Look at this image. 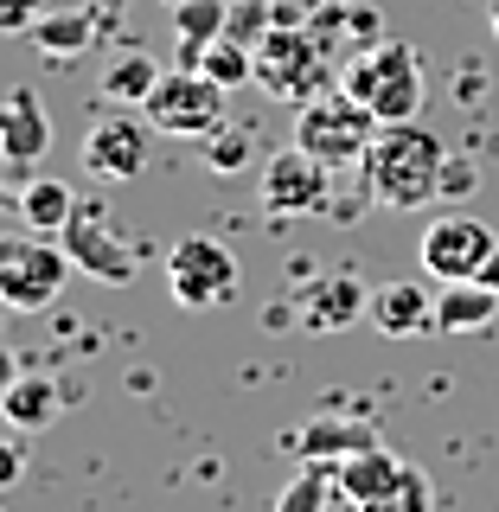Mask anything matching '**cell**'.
I'll list each match as a JSON object with an SVG mask.
<instances>
[{
    "label": "cell",
    "instance_id": "27",
    "mask_svg": "<svg viewBox=\"0 0 499 512\" xmlns=\"http://www.w3.org/2000/svg\"><path fill=\"white\" fill-rule=\"evenodd\" d=\"M250 154H256V141H250V128H218L212 135V173H244L250 167Z\"/></svg>",
    "mask_w": 499,
    "mask_h": 512
},
{
    "label": "cell",
    "instance_id": "13",
    "mask_svg": "<svg viewBox=\"0 0 499 512\" xmlns=\"http://www.w3.org/2000/svg\"><path fill=\"white\" fill-rule=\"evenodd\" d=\"M372 314V288H365L352 269H327V276L308 282V295H301V327L308 333H346L352 320Z\"/></svg>",
    "mask_w": 499,
    "mask_h": 512
},
{
    "label": "cell",
    "instance_id": "5",
    "mask_svg": "<svg viewBox=\"0 0 499 512\" xmlns=\"http://www.w3.org/2000/svg\"><path fill=\"white\" fill-rule=\"evenodd\" d=\"M71 256L64 244H52L45 231H26V237H0V308L13 314H39L64 295V276H71Z\"/></svg>",
    "mask_w": 499,
    "mask_h": 512
},
{
    "label": "cell",
    "instance_id": "24",
    "mask_svg": "<svg viewBox=\"0 0 499 512\" xmlns=\"http://www.w3.org/2000/svg\"><path fill=\"white\" fill-rule=\"evenodd\" d=\"M199 71L205 77H218L224 90H244V84H256V45H244V39H212L205 45V58H199Z\"/></svg>",
    "mask_w": 499,
    "mask_h": 512
},
{
    "label": "cell",
    "instance_id": "31",
    "mask_svg": "<svg viewBox=\"0 0 499 512\" xmlns=\"http://www.w3.org/2000/svg\"><path fill=\"white\" fill-rule=\"evenodd\" d=\"M26 480V448L20 442H0V493H13Z\"/></svg>",
    "mask_w": 499,
    "mask_h": 512
},
{
    "label": "cell",
    "instance_id": "11",
    "mask_svg": "<svg viewBox=\"0 0 499 512\" xmlns=\"http://www.w3.org/2000/svg\"><path fill=\"white\" fill-rule=\"evenodd\" d=\"M327 173L333 167H320L314 154H301L295 141H288V148L269 154L263 173H256L263 212H276V218H314V212H327Z\"/></svg>",
    "mask_w": 499,
    "mask_h": 512
},
{
    "label": "cell",
    "instance_id": "28",
    "mask_svg": "<svg viewBox=\"0 0 499 512\" xmlns=\"http://www.w3.org/2000/svg\"><path fill=\"white\" fill-rule=\"evenodd\" d=\"M320 506H327V480H320V468H301L282 487V500H276V512H320Z\"/></svg>",
    "mask_w": 499,
    "mask_h": 512
},
{
    "label": "cell",
    "instance_id": "18",
    "mask_svg": "<svg viewBox=\"0 0 499 512\" xmlns=\"http://www.w3.org/2000/svg\"><path fill=\"white\" fill-rule=\"evenodd\" d=\"M160 64H154V52H141V45H122L116 58L103 64V77H96V96L103 103H116V109H141L154 96V84H160Z\"/></svg>",
    "mask_w": 499,
    "mask_h": 512
},
{
    "label": "cell",
    "instance_id": "9",
    "mask_svg": "<svg viewBox=\"0 0 499 512\" xmlns=\"http://www.w3.org/2000/svg\"><path fill=\"white\" fill-rule=\"evenodd\" d=\"M499 250V237L480 224L474 212H442L423 224V244H416V256H423V269L436 282H474L480 263Z\"/></svg>",
    "mask_w": 499,
    "mask_h": 512
},
{
    "label": "cell",
    "instance_id": "32",
    "mask_svg": "<svg viewBox=\"0 0 499 512\" xmlns=\"http://www.w3.org/2000/svg\"><path fill=\"white\" fill-rule=\"evenodd\" d=\"M13 384H20V359H13V352H7V346H0V397H7V391H13Z\"/></svg>",
    "mask_w": 499,
    "mask_h": 512
},
{
    "label": "cell",
    "instance_id": "21",
    "mask_svg": "<svg viewBox=\"0 0 499 512\" xmlns=\"http://www.w3.org/2000/svg\"><path fill=\"white\" fill-rule=\"evenodd\" d=\"M224 20H231V0H173V32H180V64L199 71L205 45L224 39Z\"/></svg>",
    "mask_w": 499,
    "mask_h": 512
},
{
    "label": "cell",
    "instance_id": "20",
    "mask_svg": "<svg viewBox=\"0 0 499 512\" xmlns=\"http://www.w3.org/2000/svg\"><path fill=\"white\" fill-rule=\"evenodd\" d=\"M58 410H64V391H58V378H45V372H20V384L0 397V416H7L13 429H45V423H58Z\"/></svg>",
    "mask_w": 499,
    "mask_h": 512
},
{
    "label": "cell",
    "instance_id": "1",
    "mask_svg": "<svg viewBox=\"0 0 499 512\" xmlns=\"http://www.w3.org/2000/svg\"><path fill=\"white\" fill-rule=\"evenodd\" d=\"M442 160L448 148L423 122H384L359 160V180L391 212H423V205H442Z\"/></svg>",
    "mask_w": 499,
    "mask_h": 512
},
{
    "label": "cell",
    "instance_id": "34",
    "mask_svg": "<svg viewBox=\"0 0 499 512\" xmlns=\"http://www.w3.org/2000/svg\"><path fill=\"white\" fill-rule=\"evenodd\" d=\"M7 212H20V192H13L7 180H0V218H7Z\"/></svg>",
    "mask_w": 499,
    "mask_h": 512
},
{
    "label": "cell",
    "instance_id": "29",
    "mask_svg": "<svg viewBox=\"0 0 499 512\" xmlns=\"http://www.w3.org/2000/svg\"><path fill=\"white\" fill-rule=\"evenodd\" d=\"M474 192H480V167L468 154H448L442 160V205H468Z\"/></svg>",
    "mask_w": 499,
    "mask_h": 512
},
{
    "label": "cell",
    "instance_id": "17",
    "mask_svg": "<svg viewBox=\"0 0 499 512\" xmlns=\"http://www.w3.org/2000/svg\"><path fill=\"white\" fill-rule=\"evenodd\" d=\"M410 461L397 455V448H384V442H372V448H359V455H346V461H333V487H340V500H352V506H365V500H378L384 487H391L397 474H404Z\"/></svg>",
    "mask_w": 499,
    "mask_h": 512
},
{
    "label": "cell",
    "instance_id": "25",
    "mask_svg": "<svg viewBox=\"0 0 499 512\" xmlns=\"http://www.w3.org/2000/svg\"><path fill=\"white\" fill-rule=\"evenodd\" d=\"M429 506H436V487H429V474H423V468L410 461V468L397 474L391 487L378 493V500H365L359 512H429Z\"/></svg>",
    "mask_w": 499,
    "mask_h": 512
},
{
    "label": "cell",
    "instance_id": "33",
    "mask_svg": "<svg viewBox=\"0 0 499 512\" xmlns=\"http://www.w3.org/2000/svg\"><path fill=\"white\" fill-rule=\"evenodd\" d=\"M474 282H487V288H499V250L487 256V263H480V276H474Z\"/></svg>",
    "mask_w": 499,
    "mask_h": 512
},
{
    "label": "cell",
    "instance_id": "7",
    "mask_svg": "<svg viewBox=\"0 0 499 512\" xmlns=\"http://www.w3.org/2000/svg\"><path fill=\"white\" fill-rule=\"evenodd\" d=\"M167 288H173V301L192 314H205V308H224V301L237 295V256L218 244V237H180V244L167 250Z\"/></svg>",
    "mask_w": 499,
    "mask_h": 512
},
{
    "label": "cell",
    "instance_id": "16",
    "mask_svg": "<svg viewBox=\"0 0 499 512\" xmlns=\"http://www.w3.org/2000/svg\"><path fill=\"white\" fill-rule=\"evenodd\" d=\"M372 442H378V423H365V416H314L301 436H288V448L301 461H346Z\"/></svg>",
    "mask_w": 499,
    "mask_h": 512
},
{
    "label": "cell",
    "instance_id": "8",
    "mask_svg": "<svg viewBox=\"0 0 499 512\" xmlns=\"http://www.w3.org/2000/svg\"><path fill=\"white\" fill-rule=\"evenodd\" d=\"M58 244H64V256H71L84 276H96V282H135V244L109 224V212L96 199H77V212H71V224L58 231Z\"/></svg>",
    "mask_w": 499,
    "mask_h": 512
},
{
    "label": "cell",
    "instance_id": "14",
    "mask_svg": "<svg viewBox=\"0 0 499 512\" xmlns=\"http://www.w3.org/2000/svg\"><path fill=\"white\" fill-rule=\"evenodd\" d=\"M314 32L327 52H365V45H378L384 39V20H378V7H365V0H320V7L301 20Z\"/></svg>",
    "mask_w": 499,
    "mask_h": 512
},
{
    "label": "cell",
    "instance_id": "10",
    "mask_svg": "<svg viewBox=\"0 0 499 512\" xmlns=\"http://www.w3.org/2000/svg\"><path fill=\"white\" fill-rule=\"evenodd\" d=\"M160 128L148 116H128V109L109 103L103 116H96L84 128V167L96 173V180H141V167H148V148H154Z\"/></svg>",
    "mask_w": 499,
    "mask_h": 512
},
{
    "label": "cell",
    "instance_id": "12",
    "mask_svg": "<svg viewBox=\"0 0 499 512\" xmlns=\"http://www.w3.org/2000/svg\"><path fill=\"white\" fill-rule=\"evenodd\" d=\"M45 148H52V116H45L32 84H13L0 96V167L32 173L45 160Z\"/></svg>",
    "mask_w": 499,
    "mask_h": 512
},
{
    "label": "cell",
    "instance_id": "23",
    "mask_svg": "<svg viewBox=\"0 0 499 512\" xmlns=\"http://www.w3.org/2000/svg\"><path fill=\"white\" fill-rule=\"evenodd\" d=\"M90 32H96V13H84V7H71V13H45L39 26H32V45H39L45 58H77L90 45Z\"/></svg>",
    "mask_w": 499,
    "mask_h": 512
},
{
    "label": "cell",
    "instance_id": "19",
    "mask_svg": "<svg viewBox=\"0 0 499 512\" xmlns=\"http://www.w3.org/2000/svg\"><path fill=\"white\" fill-rule=\"evenodd\" d=\"M493 314H499V288H487V282H442L436 333H487Z\"/></svg>",
    "mask_w": 499,
    "mask_h": 512
},
{
    "label": "cell",
    "instance_id": "4",
    "mask_svg": "<svg viewBox=\"0 0 499 512\" xmlns=\"http://www.w3.org/2000/svg\"><path fill=\"white\" fill-rule=\"evenodd\" d=\"M256 84L301 109V103H314V96H327L333 52L301 20H276V26H269V39L256 45Z\"/></svg>",
    "mask_w": 499,
    "mask_h": 512
},
{
    "label": "cell",
    "instance_id": "30",
    "mask_svg": "<svg viewBox=\"0 0 499 512\" xmlns=\"http://www.w3.org/2000/svg\"><path fill=\"white\" fill-rule=\"evenodd\" d=\"M45 13H52L45 0H0V32H7V39H13V32H32Z\"/></svg>",
    "mask_w": 499,
    "mask_h": 512
},
{
    "label": "cell",
    "instance_id": "15",
    "mask_svg": "<svg viewBox=\"0 0 499 512\" xmlns=\"http://www.w3.org/2000/svg\"><path fill=\"white\" fill-rule=\"evenodd\" d=\"M372 320L378 333H391V340H416V333L436 327V295H423V282H378L372 288Z\"/></svg>",
    "mask_w": 499,
    "mask_h": 512
},
{
    "label": "cell",
    "instance_id": "35",
    "mask_svg": "<svg viewBox=\"0 0 499 512\" xmlns=\"http://www.w3.org/2000/svg\"><path fill=\"white\" fill-rule=\"evenodd\" d=\"M487 26H493V39H499V0H487Z\"/></svg>",
    "mask_w": 499,
    "mask_h": 512
},
{
    "label": "cell",
    "instance_id": "22",
    "mask_svg": "<svg viewBox=\"0 0 499 512\" xmlns=\"http://www.w3.org/2000/svg\"><path fill=\"white\" fill-rule=\"evenodd\" d=\"M77 212V192L52 180V173H39V180H26L20 186V218H26V231H45V237H58L64 224H71Z\"/></svg>",
    "mask_w": 499,
    "mask_h": 512
},
{
    "label": "cell",
    "instance_id": "26",
    "mask_svg": "<svg viewBox=\"0 0 499 512\" xmlns=\"http://www.w3.org/2000/svg\"><path fill=\"white\" fill-rule=\"evenodd\" d=\"M276 20H282V13H269V0H231V20H224V32H231V39H244V45H263Z\"/></svg>",
    "mask_w": 499,
    "mask_h": 512
},
{
    "label": "cell",
    "instance_id": "6",
    "mask_svg": "<svg viewBox=\"0 0 499 512\" xmlns=\"http://www.w3.org/2000/svg\"><path fill=\"white\" fill-rule=\"evenodd\" d=\"M224 90L218 77L192 71V64H180V71H167L154 84V96L141 103V116H148L160 135H186V141H212L224 128Z\"/></svg>",
    "mask_w": 499,
    "mask_h": 512
},
{
    "label": "cell",
    "instance_id": "3",
    "mask_svg": "<svg viewBox=\"0 0 499 512\" xmlns=\"http://www.w3.org/2000/svg\"><path fill=\"white\" fill-rule=\"evenodd\" d=\"M378 128L384 122L340 84V90H327V96H314V103L295 109V148L314 154L320 167H359L365 148L378 141Z\"/></svg>",
    "mask_w": 499,
    "mask_h": 512
},
{
    "label": "cell",
    "instance_id": "2",
    "mask_svg": "<svg viewBox=\"0 0 499 512\" xmlns=\"http://www.w3.org/2000/svg\"><path fill=\"white\" fill-rule=\"evenodd\" d=\"M340 84L359 96L378 122H416L423 116V96H429L423 58H416V45H404V39H378V45H365V52H352Z\"/></svg>",
    "mask_w": 499,
    "mask_h": 512
}]
</instances>
